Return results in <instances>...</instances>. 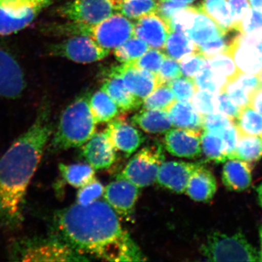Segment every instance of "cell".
Wrapping results in <instances>:
<instances>
[{
    "label": "cell",
    "instance_id": "10",
    "mask_svg": "<svg viewBox=\"0 0 262 262\" xmlns=\"http://www.w3.org/2000/svg\"><path fill=\"white\" fill-rule=\"evenodd\" d=\"M27 89L23 68L15 57L0 46V97L16 99Z\"/></svg>",
    "mask_w": 262,
    "mask_h": 262
},
{
    "label": "cell",
    "instance_id": "57",
    "mask_svg": "<svg viewBox=\"0 0 262 262\" xmlns=\"http://www.w3.org/2000/svg\"><path fill=\"white\" fill-rule=\"evenodd\" d=\"M257 192L258 196V201H259L260 205H261L262 208V183L258 186L257 188Z\"/></svg>",
    "mask_w": 262,
    "mask_h": 262
},
{
    "label": "cell",
    "instance_id": "44",
    "mask_svg": "<svg viewBox=\"0 0 262 262\" xmlns=\"http://www.w3.org/2000/svg\"><path fill=\"white\" fill-rule=\"evenodd\" d=\"M104 187L96 178L89 184L80 187L77 194V203L86 206L98 201L104 193Z\"/></svg>",
    "mask_w": 262,
    "mask_h": 262
},
{
    "label": "cell",
    "instance_id": "46",
    "mask_svg": "<svg viewBox=\"0 0 262 262\" xmlns=\"http://www.w3.org/2000/svg\"><path fill=\"white\" fill-rule=\"evenodd\" d=\"M206 58L201 53H193L179 60L182 75L194 79L206 63Z\"/></svg>",
    "mask_w": 262,
    "mask_h": 262
},
{
    "label": "cell",
    "instance_id": "1",
    "mask_svg": "<svg viewBox=\"0 0 262 262\" xmlns=\"http://www.w3.org/2000/svg\"><path fill=\"white\" fill-rule=\"evenodd\" d=\"M53 234L80 255L112 261L144 260L106 201L77 203L59 210L53 215Z\"/></svg>",
    "mask_w": 262,
    "mask_h": 262
},
{
    "label": "cell",
    "instance_id": "38",
    "mask_svg": "<svg viewBox=\"0 0 262 262\" xmlns=\"http://www.w3.org/2000/svg\"><path fill=\"white\" fill-rule=\"evenodd\" d=\"M194 80L198 89L208 91L215 94L222 91L227 82L225 77L218 75L211 70L208 65V60H206V64L198 72Z\"/></svg>",
    "mask_w": 262,
    "mask_h": 262
},
{
    "label": "cell",
    "instance_id": "59",
    "mask_svg": "<svg viewBox=\"0 0 262 262\" xmlns=\"http://www.w3.org/2000/svg\"><path fill=\"white\" fill-rule=\"evenodd\" d=\"M257 76L258 77V80H259L260 84H261V86L262 87V70L259 72V73H258Z\"/></svg>",
    "mask_w": 262,
    "mask_h": 262
},
{
    "label": "cell",
    "instance_id": "27",
    "mask_svg": "<svg viewBox=\"0 0 262 262\" xmlns=\"http://www.w3.org/2000/svg\"><path fill=\"white\" fill-rule=\"evenodd\" d=\"M90 106L96 123L111 121L120 112L116 103L102 89L91 96Z\"/></svg>",
    "mask_w": 262,
    "mask_h": 262
},
{
    "label": "cell",
    "instance_id": "34",
    "mask_svg": "<svg viewBox=\"0 0 262 262\" xmlns=\"http://www.w3.org/2000/svg\"><path fill=\"white\" fill-rule=\"evenodd\" d=\"M57 0H0V8L15 15H24L31 13H41Z\"/></svg>",
    "mask_w": 262,
    "mask_h": 262
},
{
    "label": "cell",
    "instance_id": "3",
    "mask_svg": "<svg viewBox=\"0 0 262 262\" xmlns=\"http://www.w3.org/2000/svg\"><path fill=\"white\" fill-rule=\"evenodd\" d=\"M91 97V93L85 91L63 110L50 141L53 151L80 147L94 135L96 122L90 106Z\"/></svg>",
    "mask_w": 262,
    "mask_h": 262
},
{
    "label": "cell",
    "instance_id": "13",
    "mask_svg": "<svg viewBox=\"0 0 262 262\" xmlns=\"http://www.w3.org/2000/svg\"><path fill=\"white\" fill-rule=\"evenodd\" d=\"M139 195V187L127 179L118 177L110 183L103 193L106 203L119 214H130Z\"/></svg>",
    "mask_w": 262,
    "mask_h": 262
},
{
    "label": "cell",
    "instance_id": "42",
    "mask_svg": "<svg viewBox=\"0 0 262 262\" xmlns=\"http://www.w3.org/2000/svg\"><path fill=\"white\" fill-rule=\"evenodd\" d=\"M165 57L166 55L159 49L151 48L140 58L130 63L142 70L149 71L158 75Z\"/></svg>",
    "mask_w": 262,
    "mask_h": 262
},
{
    "label": "cell",
    "instance_id": "19",
    "mask_svg": "<svg viewBox=\"0 0 262 262\" xmlns=\"http://www.w3.org/2000/svg\"><path fill=\"white\" fill-rule=\"evenodd\" d=\"M116 103L120 110L133 111L142 106L143 100L137 97L127 89L121 75L115 67L108 72L101 89Z\"/></svg>",
    "mask_w": 262,
    "mask_h": 262
},
{
    "label": "cell",
    "instance_id": "32",
    "mask_svg": "<svg viewBox=\"0 0 262 262\" xmlns=\"http://www.w3.org/2000/svg\"><path fill=\"white\" fill-rule=\"evenodd\" d=\"M262 157V139L260 136L239 135L232 159L248 163L257 161Z\"/></svg>",
    "mask_w": 262,
    "mask_h": 262
},
{
    "label": "cell",
    "instance_id": "15",
    "mask_svg": "<svg viewBox=\"0 0 262 262\" xmlns=\"http://www.w3.org/2000/svg\"><path fill=\"white\" fill-rule=\"evenodd\" d=\"M107 133L115 149L130 157L144 143L145 137L134 125L121 118L108 122Z\"/></svg>",
    "mask_w": 262,
    "mask_h": 262
},
{
    "label": "cell",
    "instance_id": "29",
    "mask_svg": "<svg viewBox=\"0 0 262 262\" xmlns=\"http://www.w3.org/2000/svg\"><path fill=\"white\" fill-rule=\"evenodd\" d=\"M58 168L62 179L72 187H83L95 179V169L90 165L60 163Z\"/></svg>",
    "mask_w": 262,
    "mask_h": 262
},
{
    "label": "cell",
    "instance_id": "2",
    "mask_svg": "<svg viewBox=\"0 0 262 262\" xmlns=\"http://www.w3.org/2000/svg\"><path fill=\"white\" fill-rule=\"evenodd\" d=\"M51 104L45 100L32 125L0 158V227L18 230L24 221L29 184L53 135Z\"/></svg>",
    "mask_w": 262,
    "mask_h": 262
},
{
    "label": "cell",
    "instance_id": "17",
    "mask_svg": "<svg viewBox=\"0 0 262 262\" xmlns=\"http://www.w3.org/2000/svg\"><path fill=\"white\" fill-rule=\"evenodd\" d=\"M115 147L106 131L95 134L82 147L84 160L95 170L110 168L116 160Z\"/></svg>",
    "mask_w": 262,
    "mask_h": 262
},
{
    "label": "cell",
    "instance_id": "5",
    "mask_svg": "<svg viewBox=\"0 0 262 262\" xmlns=\"http://www.w3.org/2000/svg\"><path fill=\"white\" fill-rule=\"evenodd\" d=\"M201 252L212 261H260L259 253L241 233L213 232L202 246Z\"/></svg>",
    "mask_w": 262,
    "mask_h": 262
},
{
    "label": "cell",
    "instance_id": "4",
    "mask_svg": "<svg viewBox=\"0 0 262 262\" xmlns=\"http://www.w3.org/2000/svg\"><path fill=\"white\" fill-rule=\"evenodd\" d=\"M8 256L15 261H85L80 253L54 234L48 237H24L10 244Z\"/></svg>",
    "mask_w": 262,
    "mask_h": 262
},
{
    "label": "cell",
    "instance_id": "30",
    "mask_svg": "<svg viewBox=\"0 0 262 262\" xmlns=\"http://www.w3.org/2000/svg\"><path fill=\"white\" fill-rule=\"evenodd\" d=\"M39 13H31L24 15H15L0 8V37L11 35L28 27Z\"/></svg>",
    "mask_w": 262,
    "mask_h": 262
},
{
    "label": "cell",
    "instance_id": "48",
    "mask_svg": "<svg viewBox=\"0 0 262 262\" xmlns=\"http://www.w3.org/2000/svg\"><path fill=\"white\" fill-rule=\"evenodd\" d=\"M160 84H168L179 77H182L180 65L177 60L170 56L165 57L158 74Z\"/></svg>",
    "mask_w": 262,
    "mask_h": 262
},
{
    "label": "cell",
    "instance_id": "37",
    "mask_svg": "<svg viewBox=\"0 0 262 262\" xmlns=\"http://www.w3.org/2000/svg\"><path fill=\"white\" fill-rule=\"evenodd\" d=\"M177 101L168 84H161L143 101V110H163L168 111Z\"/></svg>",
    "mask_w": 262,
    "mask_h": 262
},
{
    "label": "cell",
    "instance_id": "40",
    "mask_svg": "<svg viewBox=\"0 0 262 262\" xmlns=\"http://www.w3.org/2000/svg\"><path fill=\"white\" fill-rule=\"evenodd\" d=\"M200 12L196 6H187L179 10L170 21V27L172 32H179L187 34L192 28L196 15Z\"/></svg>",
    "mask_w": 262,
    "mask_h": 262
},
{
    "label": "cell",
    "instance_id": "51",
    "mask_svg": "<svg viewBox=\"0 0 262 262\" xmlns=\"http://www.w3.org/2000/svg\"><path fill=\"white\" fill-rule=\"evenodd\" d=\"M222 136L225 142L227 158L228 160L232 159L239 139L238 131L234 122L226 129Z\"/></svg>",
    "mask_w": 262,
    "mask_h": 262
},
{
    "label": "cell",
    "instance_id": "54",
    "mask_svg": "<svg viewBox=\"0 0 262 262\" xmlns=\"http://www.w3.org/2000/svg\"><path fill=\"white\" fill-rule=\"evenodd\" d=\"M245 40L254 45L259 50L262 54V30L251 34H242Z\"/></svg>",
    "mask_w": 262,
    "mask_h": 262
},
{
    "label": "cell",
    "instance_id": "14",
    "mask_svg": "<svg viewBox=\"0 0 262 262\" xmlns=\"http://www.w3.org/2000/svg\"><path fill=\"white\" fill-rule=\"evenodd\" d=\"M115 69L121 75L127 89L143 101L161 85L157 74L142 70L133 63H122Z\"/></svg>",
    "mask_w": 262,
    "mask_h": 262
},
{
    "label": "cell",
    "instance_id": "16",
    "mask_svg": "<svg viewBox=\"0 0 262 262\" xmlns=\"http://www.w3.org/2000/svg\"><path fill=\"white\" fill-rule=\"evenodd\" d=\"M171 32L170 24L157 13L144 15L134 24V36L155 49L165 48Z\"/></svg>",
    "mask_w": 262,
    "mask_h": 262
},
{
    "label": "cell",
    "instance_id": "43",
    "mask_svg": "<svg viewBox=\"0 0 262 262\" xmlns=\"http://www.w3.org/2000/svg\"><path fill=\"white\" fill-rule=\"evenodd\" d=\"M233 121L223 114L217 113L208 114L203 117L202 128L206 132L222 136L226 129Z\"/></svg>",
    "mask_w": 262,
    "mask_h": 262
},
{
    "label": "cell",
    "instance_id": "55",
    "mask_svg": "<svg viewBox=\"0 0 262 262\" xmlns=\"http://www.w3.org/2000/svg\"><path fill=\"white\" fill-rule=\"evenodd\" d=\"M252 8L262 12V0H248Z\"/></svg>",
    "mask_w": 262,
    "mask_h": 262
},
{
    "label": "cell",
    "instance_id": "8",
    "mask_svg": "<svg viewBox=\"0 0 262 262\" xmlns=\"http://www.w3.org/2000/svg\"><path fill=\"white\" fill-rule=\"evenodd\" d=\"M110 51L101 47L89 35L72 36L61 42L48 46V55L61 57L79 63H91L102 61Z\"/></svg>",
    "mask_w": 262,
    "mask_h": 262
},
{
    "label": "cell",
    "instance_id": "26",
    "mask_svg": "<svg viewBox=\"0 0 262 262\" xmlns=\"http://www.w3.org/2000/svg\"><path fill=\"white\" fill-rule=\"evenodd\" d=\"M198 7L203 13L218 24L224 32L236 30L234 28L227 0H202Z\"/></svg>",
    "mask_w": 262,
    "mask_h": 262
},
{
    "label": "cell",
    "instance_id": "31",
    "mask_svg": "<svg viewBox=\"0 0 262 262\" xmlns=\"http://www.w3.org/2000/svg\"><path fill=\"white\" fill-rule=\"evenodd\" d=\"M234 122L239 135L261 136L262 115L251 106L241 108L238 117Z\"/></svg>",
    "mask_w": 262,
    "mask_h": 262
},
{
    "label": "cell",
    "instance_id": "60",
    "mask_svg": "<svg viewBox=\"0 0 262 262\" xmlns=\"http://www.w3.org/2000/svg\"><path fill=\"white\" fill-rule=\"evenodd\" d=\"M260 137H261V139H262V134H261V136H260Z\"/></svg>",
    "mask_w": 262,
    "mask_h": 262
},
{
    "label": "cell",
    "instance_id": "9",
    "mask_svg": "<svg viewBox=\"0 0 262 262\" xmlns=\"http://www.w3.org/2000/svg\"><path fill=\"white\" fill-rule=\"evenodd\" d=\"M90 35L101 47L110 51L134 37V24L121 13H116L93 26Z\"/></svg>",
    "mask_w": 262,
    "mask_h": 262
},
{
    "label": "cell",
    "instance_id": "56",
    "mask_svg": "<svg viewBox=\"0 0 262 262\" xmlns=\"http://www.w3.org/2000/svg\"><path fill=\"white\" fill-rule=\"evenodd\" d=\"M172 1H173L174 3H178L179 5H184V6H188V5H190L191 3H192L195 0H172Z\"/></svg>",
    "mask_w": 262,
    "mask_h": 262
},
{
    "label": "cell",
    "instance_id": "18",
    "mask_svg": "<svg viewBox=\"0 0 262 262\" xmlns=\"http://www.w3.org/2000/svg\"><path fill=\"white\" fill-rule=\"evenodd\" d=\"M227 53L241 72L258 75L262 70L261 52L256 46L245 40L241 32L234 38Z\"/></svg>",
    "mask_w": 262,
    "mask_h": 262
},
{
    "label": "cell",
    "instance_id": "6",
    "mask_svg": "<svg viewBox=\"0 0 262 262\" xmlns=\"http://www.w3.org/2000/svg\"><path fill=\"white\" fill-rule=\"evenodd\" d=\"M119 0H70L56 8V13L68 21L93 27L117 13Z\"/></svg>",
    "mask_w": 262,
    "mask_h": 262
},
{
    "label": "cell",
    "instance_id": "41",
    "mask_svg": "<svg viewBox=\"0 0 262 262\" xmlns=\"http://www.w3.org/2000/svg\"><path fill=\"white\" fill-rule=\"evenodd\" d=\"M177 101H190L198 89L194 79L180 77L168 84Z\"/></svg>",
    "mask_w": 262,
    "mask_h": 262
},
{
    "label": "cell",
    "instance_id": "36",
    "mask_svg": "<svg viewBox=\"0 0 262 262\" xmlns=\"http://www.w3.org/2000/svg\"><path fill=\"white\" fill-rule=\"evenodd\" d=\"M149 49L145 42L134 36L115 48L114 55L120 63H130L140 58Z\"/></svg>",
    "mask_w": 262,
    "mask_h": 262
},
{
    "label": "cell",
    "instance_id": "52",
    "mask_svg": "<svg viewBox=\"0 0 262 262\" xmlns=\"http://www.w3.org/2000/svg\"><path fill=\"white\" fill-rule=\"evenodd\" d=\"M187 6L174 3L172 0H159L158 1V8L156 13L163 18L167 23L170 24V20L173 15L182 8Z\"/></svg>",
    "mask_w": 262,
    "mask_h": 262
},
{
    "label": "cell",
    "instance_id": "25",
    "mask_svg": "<svg viewBox=\"0 0 262 262\" xmlns=\"http://www.w3.org/2000/svg\"><path fill=\"white\" fill-rule=\"evenodd\" d=\"M224 34L225 32L218 24L200 10L192 28L186 34L196 43V46H201L218 39Z\"/></svg>",
    "mask_w": 262,
    "mask_h": 262
},
{
    "label": "cell",
    "instance_id": "47",
    "mask_svg": "<svg viewBox=\"0 0 262 262\" xmlns=\"http://www.w3.org/2000/svg\"><path fill=\"white\" fill-rule=\"evenodd\" d=\"M215 110L234 122L238 117L241 108L232 101L225 91H221L215 95Z\"/></svg>",
    "mask_w": 262,
    "mask_h": 262
},
{
    "label": "cell",
    "instance_id": "24",
    "mask_svg": "<svg viewBox=\"0 0 262 262\" xmlns=\"http://www.w3.org/2000/svg\"><path fill=\"white\" fill-rule=\"evenodd\" d=\"M173 127L200 130L203 125V115L192 106L190 101H177L168 110Z\"/></svg>",
    "mask_w": 262,
    "mask_h": 262
},
{
    "label": "cell",
    "instance_id": "35",
    "mask_svg": "<svg viewBox=\"0 0 262 262\" xmlns=\"http://www.w3.org/2000/svg\"><path fill=\"white\" fill-rule=\"evenodd\" d=\"M201 146L208 160L217 163H225L228 160L222 136L204 131L201 135Z\"/></svg>",
    "mask_w": 262,
    "mask_h": 262
},
{
    "label": "cell",
    "instance_id": "53",
    "mask_svg": "<svg viewBox=\"0 0 262 262\" xmlns=\"http://www.w3.org/2000/svg\"><path fill=\"white\" fill-rule=\"evenodd\" d=\"M248 106L262 115V87L253 91L250 97Z\"/></svg>",
    "mask_w": 262,
    "mask_h": 262
},
{
    "label": "cell",
    "instance_id": "20",
    "mask_svg": "<svg viewBox=\"0 0 262 262\" xmlns=\"http://www.w3.org/2000/svg\"><path fill=\"white\" fill-rule=\"evenodd\" d=\"M257 75L241 72L234 78L227 80L222 91H225L234 103L243 108L249 104L253 91L261 88Z\"/></svg>",
    "mask_w": 262,
    "mask_h": 262
},
{
    "label": "cell",
    "instance_id": "58",
    "mask_svg": "<svg viewBox=\"0 0 262 262\" xmlns=\"http://www.w3.org/2000/svg\"><path fill=\"white\" fill-rule=\"evenodd\" d=\"M260 241H261V251L259 252L260 261H262V226L259 229Z\"/></svg>",
    "mask_w": 262,
    "mask_h": 262
},
{
    "label": "cell",
    "instance_id": "49",
    "mask_svg": "<svg viewBox=\"0 0 262 262\" xmlns=\"http://www.w3.org/2000/svg\"><path fill=\"white\" fill-rule=\"evenodd\" d=\"M261 30L262 12L250 8L239 25V32L242 34H251Z\"/></svg>",
    "mask_w": 262,
    "mask_h": 262
},
{
    "label": "cell",
    "instance_id": "22",
    "mask_svg": "<svg viewBox=\"0 0 262 262\" xmlns=\"http://www.w3.org/2000/svg\"><path fill=\"white\" fill-rule=\"evenodd\" d=\"M217 189L214 176L204 167L196 169L188 182L186 192L196 202H208L213 198Z\"/></svg>",
    "mask_w": 262,
    "mask_h": 262
},
{
    "label": "cell",
    "instance_id": "7",
    "mask_svg": "<svg viewBox=\"0 0 262 262\" xmlns=\"http://www.w3.org/2000/svg\"><path fill=\"white\" fill-rule=\"evenodd\" d=\"M165 160L163 146H146L136 153L118 177L130 181L138 187H149L156 182L160 165Z\"/></svg>",
    "mask_w": 262,
    "mask_h": 262
},
{
    "label": "cell",
    "instance_id": "11",
    "mask_svg": "<svg viewBox=\"0 0 262 262\" xmlns=\"http://www.w3.org/2000/svg\"><path fill=\"white\" fill-rule=\"evenodd\" d=\"M165 149L179 158H198L201 154V135L200 130L189 129H170L164 139Z\"/></svg>",
    "mask_w": 262,
    "mask_h": 262
},
{
    "label": "cell",
    "instance_id": "12",
    "mask_svg": "<svg viewBox=\"0 0 262 262\" xmlns=\"http://www.w3.org/2000/svg\"><path fill=\"white\" fill-rule=\"evenodd\" d=\"M202 165L200 163L163 162L158 171L157 182L172 192L182 194L186 192L188 182L193 172Z\"/></svg>",
    "mask_w": 262,
    "mask_h": 262
},
{
    "label": "cell",
    "instance_id": "21",
    "mask_svg": "<svg viewBox=\"0 0 262 262\" xmlns=\"http://www.w3.org/2000/svg\"><path fill=\"white\" fill-rule=\"evenodd\" d=\"M222 181L229 190H246L252 182V167L244 160H228L224 166Z\"/></svg>",
    "mask_w": 262,
    "mask_h": 262
},
{
    "label": "cell",
    "instance_id": "50",
    "mask_svg": "<svg viewBox=\"0 0 262 262\" xmlns=\"http://www.w3.org/2000/svg\"><path fill=\"white\" fill-rule=\"evenodd\" d=\"M230 8L231 16L233 22L234 28L239 31V25L243 18L250 9L248 0H227Z\"/></svg>",
    "mask_w": 262,
    "mask_h": 262
},
{
    "label": "cell",
    "instance_id": "45",
    "mask_svg": "<svg viewBox=\"0 0 262 262\" xmlns=\"http://www.w3.org/2000/svg\"><path fill=\"white\" fill-rule=\"evenodd\" d=\"M215 95L208 91L198 89L193 96L191 103L203 116L215 113Z\"/></svg>",
    "mask_w": 262,
    "mask_h": 262
},
{
    "label": "cell",
    "instance_id": "33",
    "mask_svg": "<svg viewBox=\"0 0 262 262\" xmlns=\"http://www.w3.org/2000/svg\"><path fill=\"white\" fill-rule=\"evenodd\" d=\"M156 0H119L117 13L131 19H139L144 15L156 13Z\"/></svg>",
    "mask_w": 262,
    "mask_h": 262
},
{
    "label": "cell",
    "instance_id": "23",
    "mask_svg": "<svg viewBox=\"0 0 262 262\" xmlns=\"http://www.w3.org/2000/svg\"><path fill=\"white\" fill-rule=\"evenodd\" d=\"M131 122L148 134H164L173 127L168 112L163 110H142Z\"/></svg>",
    "mask_w": 262,
    "mask_h": 262
},
{
    "label": "cell",
    "instance_id": "28",
    "mask_svg": "<svg viewBox=\"0 0 262 262\" xmlns=\"http://www.w3.org/2000/svg\"><path fill=\"white\" fill-rule=\"evenodd\" d=\"M165 49L168 56L177 61L200 52L196 43L187 34L179 32H170L165 43Z\"/></svg>",
    "mask_w": 262,
    "mask_h": 262
},
{
    "label": "cell",
    "instance_id": "39",
    "mask_svg": "<svg viewBox=\"0 0 262 262\" xmlns=\"http://www.w3.org/2000/svg\"><path fill=\"white\" fill-rule=\"evenodd\" d=\"M208 60V65L215 73L225 77L227 80L234 78L241 73L233 58L227 52L215 55Z\"/></svg>",
    "mask_w": 262,
    "mask_h": 262
}]
</instances>
